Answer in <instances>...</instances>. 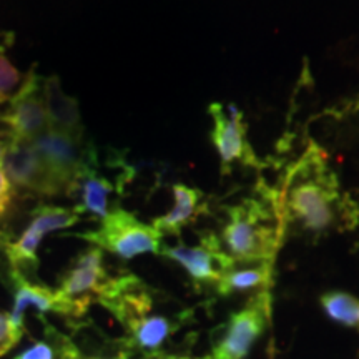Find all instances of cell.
<instances>
[{
    "mask_svg": "<svg viewBox=\"0 0 359 359\" xmlns=\"http://www.w3.org/2000/svg\"><path fill=\"white\" fill-rule=\"evenodd\" d=\"M278 193L285 228L320 238L353 230L359 223V203L341 190L326 151L314 142L286 168Z\"/></svg>",
    "mask_w": 359,
    "mask_h": 359,
    "instance_id": "6da1fadb",
    "label": "cell"
},
{
    "mask_svg": "<svg viewBox=\"0 0 359 359\" xmlns=\"http://www.w3.org/2000/svg\"><path fill=\"white\" fill-rule=\"evenodd\" d=\"M97 302L109 309L125 330L123 351L150 359L185 325L188 313H154V293L135 275L110 278Z\"/></svg>",
    "mask_w": 359,
    "mask_h": 359,
    "instance_id": "7a4b0ae2",
    "label": "cell"
},
{
    "mask_svg": "<svg viewBox=\"0 0 359 359\" xmlns=\"http://www.w3.org/2000/svg\"><path fill=\"white\" fill-rule=\"evenodd\" d=\"M285 231L280 193L259 182L255 195L226 208L222 241L235 263H273Z\"/></svg>",
    "mask_w": 359,
    "mask_h": 359,
    "instance_id": "3957f363",
    "label": "cell"
},
{
    "mask_svg": "<svg viewBox=\"0 0 359 359\" xmlns=\"http://www.w3.org/2000/svg\"><path fill=\"white\" fill-rule=\"evenodd\" d=\"M88 241L102 251H110L122 259H132L138 255H160L163 248V235L154 224H145L133 213L114 208L102 219L97 230L74 235Z\"/></svg>",
    "mask_w": 359,
    "mask_h": 359,
    "instance_id": "277c9868",
    "label": "cell"
},
{
    "mask_svg": "<svg viewBox=\"0 0 359 359\" xmlns=\"http://www.w3.org/2000/svg\"><path fill=\"white\" fill-rule=\"evenodd\" d=\"M100 160L98 154L88 161L80 172L75 175L70 185L67 187V196L75 201L74 210L80 217L88 215L97 219H102L109 215L111 210V198L122 195L125 185L132 180V172L115 175H109L100 172Z\"/></svg>",
    "mask_w": 359,
    "mask_h": 359,
    "instance_id": "5b68a950",
    "label": "cell"
},
{
    "mask_svg": "<svg viewBox=\"0 0 359 359\" xmlns=\"http://www.w3.org/2000/svg\"><path fill=\"white\" fill-rule=\"evenodd\" d=\"M208 114L213 120L212 142L217 148L222 172L230 173L233 165L240 163L246 168L263 170L264 161L258 158L253 147L250 145L246 135V123L243 114L235 105H228L226 109L222 103H212L208 107Z\"/></svg>",
    "mask_w": 359,
    "mask_h": 359,
    "instance_id": "8992f818",
    "label": "cell"
},
{
    "mask_svg": "<svg viewBox=\"0 0 359 359\" xmlns=\"http://www.w3.org/2000/svg\"><path fill=\"white\" fill-rule=\"evenodd\" d=\"M0 123L7 128L12 140H34L43 133L48 125L45 109L43 80L35 72V65L25 75L24 85L8 100V107L0 114Z\"/></svg>",
    "mask_w": 359,
    "mask_h": 359,
    "instance_id": "52a82bcc",
    "label": "cell"
},
{
    "mask_svg": "<svg viewBox=\"0 0 359 359\" xmlns=\"http://www.w3.org/2000/svg\"><path fill=\"white\" fill-rule=\"evenodd\" d=\"M80 222V215L74 208L55 205H39L32 212L29 228L22 233L17 241H6L4 251H6L8 263L13 269H32L35 271L39 266L37 248L42 243L47 233L65 230Z\"/></svg>",
    "mask_w": 359,
    "mask_h": 359,
    "instance_id": "ba28073f",
    "label": "cell"
},
{
    "mask_svg": "<svg viewBox=\"0 0 359 359\" xmlns=\"http://www.w3.org/2000/svg\"><path fill=\"white\" fill-rule=\"evenodd\" d=\"M160 255L182 264L196 286H218L223 276L235 269L233 258L223 250L222 240L212 231H205L198 245H163Z\"/></svg>",
    "mask_w": 359,
    "mask_h": 359,
    "instance_id": "9c48e42d",
    "label": "cell"
},
{
    "mask_svg": "<svg viewBox=\"0 0 359 359\" xmlns=\"http://www.w3.org/2000/svg\"><path fill=\"white\" fill-rule=\"evenodd\" d=\"M30 143L65 190L75 175L98 154L95 145L85 137H74L50 127Z\"/></svg>",
    "mask_w": 359,
    "mask_h": 359,
    "instance_id": "30bf717a",
    "label": "cell"
},
{
    "mask_svg": "<svg viewBox=\"0 0 359 359\" xmlns=\"http://www.w3.org/2000/svg\"><path fill=\"white\" fill-rule=\"evenodd\" d=\"M110 276L103 268V251L97 246L85 250L62 276L58 293L74 309V320H82L93 299L100 296Z\"/></svg>",
    "mask_w": 359,
    "mask_h": 359,
    "instance_id": "8fae6325",
    "label": "cell"
},
{
    "mask_svg": "<svg viewBox=\"0 0 359 359\" xmlns=\"http://www.w3.org/2000/svg\"><path fill=\"white\" fill-rule=\"evenodd\" d=\"M2 168L13 187L35 196H58L65 191L62 183L53 177L34 145L27 140H12Z\"/></svg>",
    "mask_w": 359,
    "mask_h": 359,
    "instance_id": "7c38bea8",
    "label": "cell"
},
{
    "mask_svg": "<svg viewBox=\"0 0 359 359\" xmlns=\"http://www.w3.org/2000/svg\"><path fill=\"white\" fill-rule=\"evenodd\" d=\"M266 303V291H263L255 296L241 311L231 314L226 325V333L215 346L212 359H246L253 343L264 330Z\"/></svg>",
    "mask_w": 359,
    "mask_h": 359,
    "instance_id": "4fadbf2b",
    "label": "cell"
},
{
    "mask_svg": "<svg viewBox=\"0 0 359 359\" xmlns=\"http://www.w3.org/2000/svg\"><path fill=\"white\" fill-rule=\"evenodd\" d=\"M11 281L13 286V309L11 313V321L15 330L24 333V314L30 308L37 309L39 313L52 311L64 314L74 320V309L70 303L57 290L29 281L24 273L13 268L11 271Z\"/></svg>",
    "mask_w": 359,
    "mask_h": 359,
    "instance_id": "5bb4252c",
    "label": "cell"
},
{
    "mask_svg": "<svg viewBox=\"0 0 359 359\" xmlns=\"http://www.w3.org/2000/svg\"><path fill=\"white\" fill-rule=\"evenodd\" d=\"M43 98L50 128L74 137H85L79 102L67 95L55 75L43 80Z\"/></svg>",
    "mask_w": 359,
    "mask_h": 359,
    "instance_id": "9a60e30c",
    "label": "cell"
},
{
    "mask_svg": "<svg viewBox=\"0 0 359 359\" xmlns=\"http://www.w3.org/2000/svg\"><path fill=\"white\" fill-rule=\"evenodd\" d=\"M175 205L167 215L154 219V226L161 235L180 236L183 228L200 218L201 213L206 212L203 203V193L198 188H191L183 183H175L172 187Z\"/></svg>",
    "mask_w": 359,
    "mask_h": 359,
    "instance_id": "2e32d148",
    "label": "cell"
},
{
    "mask_svg": "<svg viewBox=\"0 0 359 359\" xmlns=\"http://www.w3.org/2000/svg\"><path fill=\"white\" fill-rule=\"evenodd\" d=\"M45 323V321H43ZM80 351L69 336L45 323L43 336L12 359H79Z\"/></svg>",
    "mask_w": 359,
    "mask_h": 359,
    "instance_id": "e0dca14e",
    "label": "cell"
},
{
    "mask_svg": "<svg viewBox=\"0 0 359 359\" xmlns=\"http://www.w3.org/2000/svg\"><path fill=\"white\" fill-rule=\"evenodd\" d=\"M273 263H259L255 268L231 269L218 283L217 291L219 294L228 296L236 291H245L251 288H266L271 281Z\"/></svg>",
    "mask_w": 359,
    "mask_h": 359,
    "instance_id": "ac0fdd59",
    "label": "cell"
},
{
    "mask_svg": "<svg viewBox=\"0 0 359 359\" xmlns=\"http://www.w3.org/2000/svg\"><path fill=\"white\" fill-rule=\"evenodd\" d=\"M321 306L331 320L359 330V299L343 291H327L321 296Z\"/></svg>",
    "mask_w": 359,
    "mask_h": 359,
    "instance_id": "d6986e66",
    "label": "cell"
},
{
    "mask_svg": "<svg viewBox=\"0 0 359 359\" xmlns=\"http://www.w3.org/2000/svg\"><path fill=\"white\" fill-rule=\"evenodd\" d=\"M13 42V34L0 35V103H6L24 85L25 75L7 57V48Z\"/></svg>",
    "mask_w": 359,
    "mask_h": 359,
    "instance_id": "ffe728a7",
    "label": "cell"
},
{
    "mask_svg": "<svg viewBox=\"0 0 359 359\" xmlns=\"http://www.w3.org/2000/svg\"><path fill=\"white\" fill-rule=\"evenodd\" d=\"M24 333L15 330L11 321V314L0 311V358L7 354L22 339Z\"/></svg>",
    "mask_w": 359,
    "mask_h": 359,
    "instance_id": "44dd1931",
    "label": "cell"
},
{
    "mask_svg": "<svg viewBox=\"0 0 359 359\" xmlns=\"http://www.w3.org/2000/svg\"><path fill=\"white\" fill-rule=\"evenodd\" d=\"M17 188L8 180L6 170L0 167V219H2L11 210L12 201L15 198Z\"/></svg>",
    "mask_w": 359,
    "mask_h": 359,
    "instance_id": "7402d4cb",
    "label": "cell"
},
{
    "mask_svg": "<svg viewBox=\"0 0 359 359\" xmlns=\"http://www.w3.org/2000/svg\"><path fill=\"white\" fill-rule=\"evenodd\" d=\"M8 145H11V137L7 133H0V167H2L4 158H6Z\"/></svg>",
    "mask_w": 359,
    "mask_h": 359,
    "instance_id": "603a6c76",
    "label": "cell"
},
{
    "mask_svg": "<svg viewBox=\"0 0 359 359\" xmlns=\"http://www.w3.org/2000/svg\"><path fill=\"white\" fill-rule=\"evenodd\" d=\"M150 359H212V356H203V358H182V356H170V354H156V356L150 358Z\"/></svg>",
    "mask_w": 359,
    "mask_h": 359,
    "instance_id": "cb8c5ba5",
    "label": "cell"
},
{
    "mask_svg": "<svg viewBox=\"0 0 359 359\" xmlns=\"http://www.w3.org/2000/svg\"><path fill=\"white\" fill-rule=\"evenodd\" d=\"M79 359H130V354L127 351H122L118 356H115V358H82L80 356Z\"/></svg>",
    "mask_w": 359,
    "mask_h": 359,
    "instance_id": "d4e9b609",
    "label": "cell"
},
{
    "mask_svg": "<svg viewBox=\"0 0 359 359\" xmlns=\"http://www.w3.org/2000/svg\"><path fill=\"white\" fill-rule=\"evenodd\" d=\"M6 241H7V240L2 236V233H0V245H4V243H6Z\"/></svg>",
    "mask_w": 359,
    "mask_h": 359,
    "instance_id": "484cf974",
    "label": "cell"
}]
</instances>
